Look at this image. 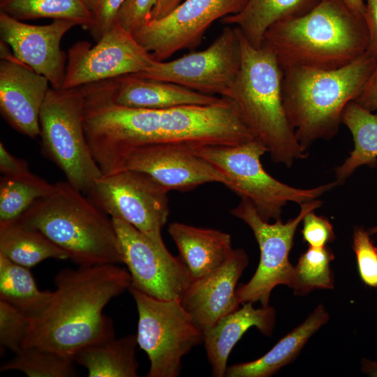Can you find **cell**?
I'll return each mask as SVG.
<instances>
[{"label":"cell","instance_id":"1","mask_svg":"<svg viewBox=\"0 0 377 377\" xmlns=\"http://www.w3.org/2000/svg\"><path fill=\"white\" fill-rule=\"evenodd\" d=\"M56 289L38 317L31 320L22 347L38 346L73 356L80 348L115 337L103 309L128 290L131 277L117 265L79 266L60 270Z\"/></svg>","mask_w":377,"mask_h":377},{"label":"cell","instance_id":"2","mask_svg":"<svg viewBox=\"0 0 377 377\" xmlns=\"http://www.w3.org/2000/svg\"><path fill=\"white\" fill-rule=\"evenodd\" d=\"M271 50L281 70L307 67L334 70L363 55L369 47L364 17L341 0H321L300 17L272 25L263 45Z\"/></svg>","mask_w":377,"mask_h":377},{"label":"cell","instance_id":"3","mask_svg":"<svg viewBox=\"0 0 377 377\" xmlns=\"http://www.w3.org/2000/svg\"><path fill=\"white\" fill-rule=\"evenodd\" d=\"M376 65L368 52L334 70L291 67L282 71V98L288 121L306 150L339 131L342 112L355 99Z\"/></svg>","mask_w":377,"mask_h":377},{"label":"cell","instance_id":"4","mask_svg":"<svg viewBox=\"0 0 377 377\" xmlns=\"http://www.w3.org/2000/svg\"><path fill=\"white\" fill-rule=\"evenodd\" d=\"M83 194L58 182L16 220L40 230L79 266L123 263L112 218Z\"/></svg>","mask_w":377,"mask_h":377},{"label":"cell","instance_id":"5","mask_svg":"<svg viewBox=\"0 0 377 377\" xmlns=\"http://www.w3.org/2000/svg\"><path fill=\"white\" fill-rule=\"evenodd\" d=\"M241 66L228 98L239 108L252 131L267 147L272 161L290 167L305 158L283 103V72L274 52L252 46L240 32Z\"/></svg>","mask_w":377,"mask_h":377},{"label":"cell","instance_id":"6","mask_svg":"<svg viewBox=\"0 0 377 377\" xmlns=\"http://www.w3.org/2000/svg\"><path fill=\"white\" fill-rule=\"evenodd\" d=\"M195 151L221 172L227 179L226 186L250 200L265 221L281 219L283 207L288 202L300 205L318 199L339 185L334 181L312 188H299L276 179L261 163V157L268 150L258 138L234 145L205 146Z\"/></svg>","mask_w":377,"mask_h":377},{"label":"cell","instance_id":"7","mask_svg":"<svg viewBox=\"0 0 377 377\" xmlns=\"http://www.w3.org/2000/svg\"><path fill=\"white\" fill-rule=\"evenodd\" d=\"M81 87L50 88L40 113L42 150L75 189L87 194L103 176L88 145Z\"/></svg>","mask_w":377,"mask_h":377},{"label":"cell","instance_id":"8","mask_svg":"<svg viewBox=\"0 0 377 377\" xmlns=\"http://www.w3.org/2000/svg\"><path fill=\"white\" fill-rule=\"evenodd\" d=\"M138 313V345L147 355V377H177L182 359L203 342V332L179 300H163L130 286Z\"/></svg>","mask_w":377,"mask_h":377},{"label":"cell","instance_id":"9","mask_svg":"<svg viewBox=\"0 0 377 377\" xmlns=\"http://www.w3.org/2000/svg\"><path fill=\"white\" fill-rule=\"evenodd\" d=\"M316 199L300 205L299 214L283 223L281 219L274 223L264 221L253 203L241 198L231 214L246 223L258 242L260 256L256 271L246 283L237 286L236 296L240 304L259 302L262 306L269 305L272 290L279 285L292 288L295 279V267L289 260L296 230L305 215L322 206Z\"/></svg>","mask_w":377,"mask_h":377},{"label":"cell","instance_id":"10","mask_svg":"<svg viewBox=\"0 0 377 377\" xmlns=\"http://www.w3.org/2000/svg\"><path fill=\"white\" fill-rule=\"evenodd\" d=\"M240 66L239 31L235 27L226 25L205 50L171 61H154L147 71L135 75L173 82L205 94L228 98Z\"/></svg>","mask_w":377,"mask_h":377},{"label":"cell","instance_id":"11","mask_svg":"<svg viewBox=\"0 0 377 377\" xmlns=\"http://www.w3.org/2000/svg\"><path fill=\"white\" fill-rule=\"evenodd\" d=\"M168 191L148 175L122 170L98 179L87 194L110 217L121 219L154 239L169 216Z\"/></svg>","mask_w":377,"mask_h":377},{"label":"cell","instance_id":"12","mask_svg":"<svg viewBox=\"0 0 377 377\" xmlns=\"http://www.w3.org/2000/svg\"><path fill=\"white\" fill-rule=\"evenodd\" d=\"M121 253L133 288L152 297L179 300L192 279L179 257L172 256L163 239H154L131 224L112 218Z\"/></svg>","mask_w":377,"mask_h":377},{"label":"cell","instance_id":"13","mask_svg":"<svg viewBox=\"0 0 377 377\" xmlns=\"http://www.w3.org/2000/svg\"><path fill=\"white\" fill-rule=\"evenodd\" d=\"M247 0H185L165 17L149 20L132 34L155 61L193 50L217 20L239 12Z\"/></svg>","mask_w":377,"mask_h":377},{"label":"cell","instance_id":"14","mask_svg":"<svg viewBox=\"0 0 377 377\" xmlns=\"http://www.w3.org/2000/svg\"><path fill=\"white\" fill-rule=\"evenodd\" d=\"M64 89L137 74L155 61L117 22L95 45L78 41L68 50Z\"/></svg>","mask_w":377,"mask_h":377},{"label":"cell","instance_id":"15","mask_svg":"<svg viewBox=\"0 0 377 377\" xmlns=\"http://www.w3.org/2000/svg\"><path fill=\"white\" fill-rule=\"evenodd\" d=\"M122 170L144 172L168 191H188L207 183L227 184L225 175L195 149L170 143L133 149L124 159Z\"/></svg>","mask_w":377,"mask_h":377},{"label":"cell","instance_id":"16","mask_svg":"<svg viewBox=\"0 0 377 377\" xmlns=\"http://www.w3.org/2000/svg\"><path fill=\"white\" fill-rule=\"evenodd\" d=\"M77 24L57 19L45 25L29 24L0 12L1 40L15 57L45 77L52 88L63 87L67 54L61 49L63 36Z\"/></svg>","mask_w":377,"mask_h":377},{"label":"cell","instance_id":"17","mask_svg":"<svg viewBox=\"0 0 377 377\" xmlns=\"http://www.w3.org/2000/svg\"><path fill=\"white\" fill-rule=\"evenodd\" d=\"M0 112L9 125L31 138L40 135V113L47 79L17 59L0 43Z\"/></svg>","mask_w":377,"mask_h":377},{"label":"cell","instance_id":"18","mask_svg":"<svg viewBox=\"0 0 377 377\" xmlns=\"http://www.w3.org/2000/svg\"><path fill=\"white\" fill-rule=\"evenodd\" d=\"M249 261L244 249H232L222 265L205 276L192 280L182 295L179 301L182 306L202 332L239 308L237 282Z\"/></svg>","mask_w":377,"mask_h":377},{"label":"cell","instance_id":"19","mask_svg":"<svg viewBox=\"0 0 377 377\" xmlns=\"http://www.w3.org/2000/svg\"><path fill=\"white\" fill-rule=\"evenodd\" d=\"M112 101L128 108L162 110L187 105H208L221 97L182 85L135 74L103 81Z\"/></svg>","mask_w":377,"mask_h":377},{"label":"cell","instance_id":"20","mask_svg":"<svg viewBox=\"0 0 377 377\" xmlns=\"http://www.w3.org/2000/svg\"><path fill=\"white\" fill-rule=\"evenodd\" d=\"M253 304H242L241 308L222 317L203 332V343L213 376H225L230 352L249 328L256 327L265 336L272 334L276 323L274 308L268 305L256 309Z\"/></svg>","mask_w":377,"mask_h":377},{"label":"cell","instance_id":"21","mask_svg":"<svg viewBox=\"0 0 377 377\" xmlns=\"http://www.w3.org/2000/svg\"><path fill=\"white\" fill-rule=\"evenodd\" d=\"M168 232L192 280L219 267L233 249L230 235L219 230L174 222L169 225Z\"/></svg>","mask_w":377,"mask_h":377},{"label":"cell","instance_id":"22","mask_svg":"<svg viewBox=\"0 0 377 377\" xmlns=\"http://www.w3.org/2000/svg\"><path fill=\"white\" fill-rule=\"evenodd\" d=\"M330 315L318 304L304 322L282 337L262 357L227 367V377H269L290 364L299 355L309 339L325 325Z\"/></svg>","mask_w":377,"mask_h":377},{"label":"cell","instance_id":"23","mask_svg":"<svg viewBox=\"0 0 377 377\" xmlns=\"http://www.w3.org/2000/svg\"><path fill=\"white\" fill-rule=\"evenodd\" d=\"M321 0H247L238 13L221 22L237 27L247 41L260 48L268 29L276 22L305 15Z\"/></svg>","mask_w":377,"mask_h":377},{"label":"cell","instance_id":"24","mask_svg":"<svg viewBox=\"0 0 377 377\" xmlns=\"http://www.w3.org/2000/svg\"><path fill=\"white\" fill-rule=\"evenodd\" d=\"M137 335L129 334L90 344L74 355L75 363L87 370L89 377H136Z\"/></svg>","mask_w":377,"mask_h":377},{"label":"cell","instance_id":"25","mask_svg":"<svg viewBox=\"0 0 377 377\" xmlns=\"http://www.w3.org/2000/svg\"><path fill=\"white\" fill-rule=\"evenodd\" d=\"M0 253L28 268L48 258H68V254L43 232L17 220L0 221Z\"/></svg>","mask_w":377,"mask_h":377},{"label":"cell","instance_id":"26","mask_svg":"<svg viewBox=\"0 0 377 377\" xmlns=\"http://www.w3.org/2000/svg\"><path fill=\"white\" fill-rule=\"evenodd\" d=\"M341 123L349 129L355 145L350 156L335 169L339 185L360 166L377 165V114L365 110L353 101L345 107Z\"/></svg>","mask_w":377,"mask_h":377},{"label":"cell","instance_id":"27","mask_svg":"<svg viewBox=\"0 0 377 377\" xmlns=\"http://www.w3.org/2000/svg\"><path fill=\"white\" fill-rule=\"evenodd\" d=\"M52 295L53 291L38 289L29 268L0 253V300L32 320L44 312Z\"/></svg>","mask_w":377,"mask_h":377},{"label":"cell","instance_id":"28","mask_svg":"<svg viewBox=\"0 0 377 377\" xmlns=\"http://www.w3.org/2000/svg\"><path fill=\"white\" fill-rule=\"evenodd\" d=\"M0 12L20 21L44 17L72 20L87 30L93 24L83 0H0Z\"/></svg>","mask_w":377,"mask_h":377},{"label":"cell","instance_id":"29","mask_svg":"<svg viewBox=\"0 0 377 377\" xmlns=\"http://www.w3.org/2000/svg\"><path fill=\"white\" fill-rule=\"evenodd\" d=\"M73 356L38 346L22 347L1 371L16 370L29 377L77 376Z\"/></svg>","mask_w":377,"mask_h":377},{"label":"cell","instance_id":"30","mask_svg":"<svg viewBox=\"0 0 377 377\" xmlns=\"http://www.w3.org/2000/svg\"><path fill=\"white\" fill-rule=\"evenodd\" d=\"M327 246H309L300 257L295 267V279L292 289L297 296H306L315 289H333L334 277L331 262L334 259Z\"/></svg>","mask_w":377,"mask_h":377},{"label":"cell","instance_id":"31","mask_svg":"<svg viewBox=\"0 0 377 377\" xmlns=\"http://www.w3.org/2000/svg\"><path fill=\"white\" fill-rule=\"evenodd\" d=\"M54 184L31 183L5 175L0 179V221L17 219L38 199L50 194Z\"/></svg>","mask_w":377,"mask_h":377},{"label":"cell","instance_id":"32","mask_svg":"<svg viewBox=\"0 0 377 377\" xmlns=\"http://www.w3.org/2000/svg\"><path fill=\"white\" fill-rule=\"evenodd\" d=\"M31 320L16 308L0 300L1 350L8 349L15 353L22 348Z\"/></svg>","mask_w":377,"mask_h":377},{"label":"cell","instance_id":"33","mask_svg":"<svg viewBox=\"0 0 377 377\" xmlns=\"http://www.w3.org/2000/svg\"><path fill=\"white\" fill-rule=\"evenodd\" d=\"M370 236L363 227L355 228L352 249L362 281L367 286L377 288V246Z\"/></svg>","mask_w":377,"mask_h":377},{"label":"cell","instance_id":"34","mask_svg":"<svg viewBox=\"0 0 377 377\" xmlns=\"http://www.w3.org/2000/svg\"><path fill=\"white\" fill-rule=\"evenodd\" d=\"M83 1L93 20L89 31L97 42L115 24L118 13L125 0Z\"/></svg>","mask_w":377,"mask_h":377},{"label":"cell","instance_id":"35","mask_svg":"<svg viewBox=\"0 0 377 377\" xmlns=\"http://www.w3.org/2000/svg\"><path fill=\"white\" fill-rule=\"evenodd\" d=\"M159 0H125L117 17V22L133 34L151 19L153 9Z\"/></svg>","mask_w":377,"mask_h":377},{"label":"cell","instance_id":"36","mask_svg":"<svg viewBox=\"0 0 377 377\" xmlns=\"http://www.w3.org/2000/svg\"><path fill=\"white\" fill-rule=\"evenodd\" d=\"M302 223L301 232L303 241L307 243L309 246L323 247L336 239L330 221L324 216L316 215L314 210L305 215Z\"/></svg>","mask_w":377,"mask_h":377},{"label":"cell","instance_id":"37","mask_svg":"<svg viewBox=\"0 0 377 377\" xmlns=\"http://www.w3.org/2000/svg\"><path fill=\"white\" fill-rule=\"evenodd\" d=\"M0 171L3 175L31 183L45 181L33 174L27 161L12 154L2 142H0Z\"/></svg>","mask_w":377,"mask_h":377},{"label":"cell","instance_id":"38","mask_svg":"<svg viewBox=\"0 0 377 377\" xmlns=\"http://www.w3.org/2000/svg\"><path fill=\"white\" fill-rule=\"evenodd\" d=\"M364 19L369 35L367 52L377 63V0H364Z\"/></svg>","mask_w":377,"mask_h":377},{"label":"cell","instance_id":"39","mask_svg":"<svg viewBox=\"0 0 377 377\" xmlns=\"http://www.w3.org/2000/svg\"><path fill=\"white\" fill-rule=\"evenodd\" d=\"M353 101L369 112L377 111V63L372 73Z\"/></svg>","mask_w":377,"mask_h":377},{"label":"cell","instance_id":"40","mask_svg":"<svg viewBox=\"0 0 377 377\" xmlns=\"http://www.w3.org/2000/svg\"><path fill=\"white\" fill-rule=\"evenodd\" d=\"M182 1V0H159L152 10L150 20H158L165 17Z\"/></svg>","mask_w":377,"mask_h":377},{"label":"cell","instance_id":"41","mask_svg":"<svg viewBox=\"0 0 377 377\" xmlns=\"http://www.w3.org/2000/svg\"><path fill=\"white\" fill-rule=\"evenodd\" d=\"M360 365L363 374L371 377H377V361L362 357Z\"/></svg>","mask_w":377,"mask_h":377},{"label":"cell","instance_id":"42","mask_svg":"<svg viewBox=\"0 0 377 377\" xmlns=\"http://www.w3.org/2000/svg\"><path fill=\"white\" fill-rule=\"evenodd\" d=\"M355 14L364 17L365 10L364 0H341Z\"/></svg>","mask_w":377,"mask_h":377},{"label":"cell","instance_id":"43","mask_svg":"<svg viewBox=\"0 0 377 377\" xmlns=\"http://www.w3.org/2000/svg\"><path fill=\"white\" fill-rule=\"evenodd\" d=\"M368 232L370 235L377 234V226L369 228Z\"/></svg>","mask_w":377,"mask_h":377}]
</instances>
